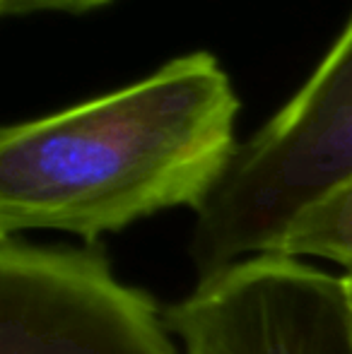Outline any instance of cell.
Instances as JSON below:
<instances>
[{
    "instance_id": "1",
    "label": "cell",
    "mask_w": 352,
    "mask_h": 354,
    "mask_svg": "<svg viewBox=\"0 0 352 354\" xmlns=\"http://www.w3.org/2000/svg\"><path fill=\"white\" fill-rule=\"evenodd\" d=\"M239 97L212 53L0 133V239L97 243L174 207L198 212L234 159Z\"/></svg>"
},
{
    "instance_id": "2",
    "label": "cell",
    "mask_w": 352,
    "mask_h": 354,
    "mask_svg": "<svg viewBox=\"0 0 352 354\" xmlns=\"http://www.w3.org/2000/svg\"><path fill=\"white\" fill-rule=\"evenodd\" d=\"M352 181V17L314 73L239 142L220 186L196 212V284L277 253L311 205Z\"/></svg>"
},
{
    "instance_id": "3",
    "label": "cell",
    "mask_w": 352,
    "mask_h": 354,
    "mask_svg": "<svg viewBox=\"0 0 352 354\" xmlns=\"http://www.w3.org/2000/svg\"><path fill=\"white\" fill-rule=\"evenodd\" d=\"M0 354H183L167 311L97 243L0 239Z\"/></svg>"
},
{
    "instance_id": "4",
    "label": "cell",
    "mask_w": 352,
    "mask_h": 354,
    "mask_svg": "<svg viewBox=\"0 0 352 354\" xmlns=\"http://www.w3.org/2000/svg\"><path fill=\"white\" fill-rule=\"evenodd\" d=\"M183 354H352L343 275L268 253L167 308Z\"/></svg>"
},
{
    "instance_id": "5",
    "label": "cell",
    "mask_w": 352,
    "mask_h": 354,
    "mask_svg": "<svg viewBox=\"0 0 352 354\" xmlns=\"http://www.w3.org/2000/svg\"><path fill=\"white\" fill-rule=\"evenodd\" d=\"M292 258H324L352 277V181L311 205L287 232L280 251Z\"/></svg>"
},
{
    "instance_id": "6",
    "label": "cell",
    "mask_w": 352,
    "mask_h": 354,
    "mask_svg": "<svg viewBox=\"0 0 352 354\" xmlns=\"http://www.w3.org/2000/svg\"><path fill=\"white\" fill-rule=\"evenodd\" d=\"M113 0H0V12L12 15H32V12H66V15H85L89 10L104 8Z\"/></svg>"
},
{
    "instance_id": "7",
    "label": "cell",
    "mask_w": 352,
    "mask_h": 354,
    "mask_svg": "<svg viewBox=\"0 0 352 354\" xmlns=\"http://www.w3.org/2000/svg\"><path fill=\"white\" fill-rule=\"evenodd\" d=\"M345 280V292H348V304H350V313H352V277H343Z\"/></svg>"
}]
</instances>
